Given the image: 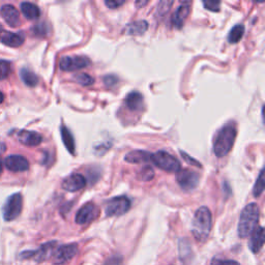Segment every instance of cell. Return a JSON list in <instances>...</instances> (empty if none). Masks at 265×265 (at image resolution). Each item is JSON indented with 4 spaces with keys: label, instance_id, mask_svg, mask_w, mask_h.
Masks as SVG:
<instances>
[{
    "label": "cell",
    "instance_id": "cell-37",
    "mask_svg": "<svg viewBox=\"0 0 265 265\" xmlns=\"http://www.w3.org/2000/svg\"><path fill=\"white\" fill-rule=\"evenodd\" d=\"M4 100H5L4 94H3V92H2V91H0V104H2V103L4 102Z\"/></svg>",
    "mask_w": 265,
    "mask_h": 265
},
{
    "label": "cell",
    "instance_id": "cell-27",
    "mask_svg": "<svg viewBox=\"0 0 265 265\" xmlns=\"http://www.w3.org/2000/svg\"><path fill=\"white\" fill-rule=\"evenodd\" d=\"M154 177H155V171L154 169L149 166L143 167L138 175V178L142 181H150Z\"/></svg>",
    "mask_w": 265,
    "mask_h": 265
},
{
    "label": "cell",
    "instance_id": "cell-10",
    "mask_svg": "<svg viewBox=\"0 0 265 265\" xmlns=\"http://www.w3.org/2000/svg\"><path fill=\"white\" fill-rule=\"evenodd\" d=\"M99 215L100 211L98 206L94 203L89 202L80 208L77 215H76L75 221L78 225H86L96 220L99 217Z\"/></svg>",
    "mask_w": 265,
    "mask_h": 265
},
{
    "label": "cell",
    "instance_id": "cell-1",
    "mask_svg": "<svg viewBox=\"0 0 265 265\" xmlns=\"http://www.w3.org/2000/svg\"><path fill=\"white\" fill-rule=\"evenodd\" d=\"M237 129L235 124L229 123L222 127L214 142V153L218 158H224L230 153L236 139Z\"/></svg>",
    "mask_w": 265,
    "mask_h": 265
},
{
    "label": "cell",
    "instance_id": "cell-12",
    "mask_svg": "<svg viewBox=\"0 0 265 265\" xmlns=\"http://www.w3.org/2000/svg\"><path fill=\"white\" fill-rule=\"evenodd\" d=\"M6 167L13 172H24L29 169V163L26 158L22 156H10L5 161Z\"/></svg>",
    "mask_w": 265,
    "mask_h": 265
},
{
    "label": "cell",
    "instance_id": "cell-5",
    "mask_svg": "<svg viewBox=\"0 0 265 265\" xmlns=\"http://www.w3.org/2000/svg\"><path fill=\"white\" fill-rule=\"evenodd\" d=\"M56 248H57V242L50 241L42 244L41 247L34 251H25L20 255L21 259L33 260L35 262H44L50 258H52Z\"/></svg>",
    "mask_w": 265,
    "mask_h": 265
},
{
    "label": "cell",
    "instance_id": "cell-34",
    "mask_svg": "<svg viewBox=\"0 0 265 265\" xmlns=\"http://www.w3.org/2000/svg\"><path fill=\"white\" fill-rule=\"evenodd\" d=\"M121 261L122 259L118 256H114V257H112L110 259H108L104 265H121Z\"/></svg>",
    "mask_w": 265,
    "mask_h": 265
},
{
    "label": "cell",
    "instance_id": "cell-32",
    "mask_svg": "<svg viewBox=\"0 0 265 265\" xmlns=\"http://www.w3.org/2000/svg\"><path fill=\"white\" fill-rule=\"evenodd\" d=\"M180 155H181V157H183L184 161H185L187 164H190V165H192V166H196V167H201V164H200L199 162H197L196 160L192 159L191 157H188L186 154L182 153V151H180Z\"/></svg>",
    "mask_w": 265,
    "mask_h": 265
},
{
    "label": "cell",
    "instance_id": "cell-33",
    "mask_svg": "<svg viewBox=\"0 0 265 265\" xmlns=\"http://www.w3.org/2000/svg\"><path fill=\"white\" fill-rule=\"evenodd\" d=\"M212 265H240L238 262L233 260H215Z\"/></svg>",
    "mask_w": 265,
    "mask_h": 265
},
{
    "label": "cell",
    "instance_id": "cell-17",
    "mask_svg": "<svg viewBox=\"0 0 265 265\" xmlns=\"http://www.w3.org/2000/svg\"><path fill=\"white\" fill-rule=\"evenodd\" d=\"M250 236H251V239L249 242L250 250L253 253H258L262 249L263 244H264V229H263V227L258 226Z\"/></svg>",
    "mask_w": 265,
    "mask_h": 265
},
{
    "label": "cell",
    "instance_id": "cell-3",
    "mask_svg": "<svg viewBox=\"0 0 265 265\" xmlns=\"http://www.w3.org/2000/svg\"><path fill=\"white\" fill-rule=\"evenodd\" d=\"M212 226L213 217L211 211L206 206L200 207L196 212L192 223V233L196 240L200 242L205 241L211 233Z\"/></svg>",
    "mask_w": 265,
    "mask_h": 265
},
{
    "label": "cell",
    "instance_id": "cell-11",
    "mask_svg": "<svg viewBox=\"0 0 265 265\" xmlns=\"http://www.w3.org/2000/svg\"><path fill=\"white\" fill-rule=\"evenodd\" d=\"M176 180L183 191L188 192L197 187L199 183V175L190 170H179Z\"/></svg>",
    "mask_w": 265,
    "mask_h": 265
},
{
    "label": "cell",
    "instance_id": "cell-35",
    "mask_svg": "<svg viewBox=\"0 0 265 265\" xmlns=\"http://www.w3.org/2000/svg\"><path fill=\"white\" fill-rule=\"evenodd\" d=\"M104 81H105L107 86H112L117 82V79H116V77H114V76H107V77H105Z\"/></svg>",
    "mask_w": 265,
    "mask_h": 265
},
{
    "label": "cell",
    "instance_id": "cell-38",
    "mask_svg": "<svg viewBox=\"0 0 265 265\" xmlns=\"http://www.w3.org/2000/svg\"><path fill=\"white\" fill-rule=\"evenodd\" d=\"M3 171H4V166H3V163L0 162V175H2Z\"/></svg>",
    "mask_w": 265,
    "mask_h": 265
},
{
    "label": "cell",
    "instance_id": "cell-9",
    "mask_svg": "<svg viewBox=\"0 0 265 265\" xmlns=\"http://www.w3.org/2000/svg\"><path fill=\"white\" fill-rule=\"evenodd\" d=\"M90 60L85 56H64L59 61L60 70L64 72H75L87 68Z\"/></svg>",
    "mask_w": 265,
    "mask_h": 265
},
{
    "label": "cell",
    "instance_id": "cell-6",
    "mask_svg": "<svg viewBox=\"0 0 265 265\" xmlns=\"http://www.w3.org/2000/svg\"><path fill=\"white\" fill-rule=\"evenodd\" d=\"M131 206V201L126 196H118L110 199L107 204L105 212L108 217H119L126 214Z\"/></svg>",
    "mask_w": 265,
    "mask_h": 265
},
{
    "label": "cell",
    "instance_id": "cell-19",
    "mask_svg": "<svg viewBox=\"0 0 265 265\" xmlns=\"http://www.w3.org/2000/svg\"><path fill=\"white\" fill-rule=\"evenodd\" d=\"M151 159V155L145 150H132L125 155L124 160L130 164H142L147 163Z\"/></svg>",
    "mask_w": 265,
    "mask_h": 265
},
{
    "label": "cell",
    "instance_id": "cell-24",
    "mask_svg": "<svg viewBox=\"0 0 265 265\" xmlns=\"http://www.w3.org/2000/svg\"><path fill=\"white\" fill-rule=\"evenodd\" d=\"M20 76H21L22 81L27 86L33 87V86H36L37 83H39V78H37V76L28 69H22L20 72Z\"/></svg>",
    "mask_w": 265,
    "mask_h": 265
},
{
    "label": "cell",
    "instance_id": "cell-39",
    "mask_svg": "<svg viewBox=\"0 0 265 265\" xmlns=\"http://www.w3.org/2000/svg\"><path fill=\"white\" fill-rule=\"evenodd\" d=\"M2 32H3V26L0 25V33H2Z\"/></svg>",
    "mask_w": 265,
    "mask_h": 265
},
{
    "label": "cell",
    "instance_id": "cell-23",
    "mask_svg": "<svg viewBox=\"0 0 265 265\" xmlns=\"http://www.w3.org/2000/svg\"><path fill=\"white\" fill-rule=\"evenodd\" d=\"M60 131H61L62 141H63L67 149L70 151L72 155H74L75 154V141H74V137L72 135V132L64 125H62L60 127Z\"/></svg>",
    "mask_w": 265,
    "mask_h": 265
},
{
    "label": "cell",
    "instance_id": "cell-28",
    "mask_svg": "<svg viewBox=\"0 0 265 265\" xmlns=\"http://www.w3.org/2000/svg\"><path fill=\"white\" fill-rule=\"evenodd\" d=\"M75 80L77 81V83H79L82 86H89L92 85L94 82V79L91 77V76L87 75V74H79L75 77Z\"/></svg>",
    "mask_w": 265,
    "mask_h": 265
},
{
    "label": "cell",
    "instance_id": "cell-16",
    "mask_svg": "<svg viewBox=\"0 0 265 265\" xmlns=\"http://www.w3.org/2000/svg\"><path fill=\"white\" fill-rule=\"evenodd\" d=\"M18 139L21 143H23L26 146H37L40 145L43 141L42 135L36 131H30V130H21L18 134Z\"/></svg>",
    "mask_w": 265,
    "mask_h": 265
},
{
    "label": "cell",
    "instance_id": "cell-2",
    "mask_svg": "<svg viewBox=\"0 0 265 265\" xmlns=\"http://www.w3.org/2000/svg\"><path fill=\"white\" fill-rule=\"evenodd\" d=\"M260 217L259 206L256 203H250L245 206L239 217L238 235L241 238L249 237L258 227Z\"/></svg>",
    "mask_w": 265,
    "mask_h": 265
},
{
    "label": "cell",
    "instance_id": "cell-22",
    "mask_svg": "<svg viewBox=\"0 0 265 265\" xmlns=\"http://www.w3.org/2000/svg\"><path fill=\"white\" fill-rule=\"evenodd\" d=\"M21 12L27 19H29V20H35V19L39 18L41 15L39 7L30 3H23L21 5Z\"/></svg>",
    "mask_w": 265,
    "mask_h": 265
},
{
    "label": "cell",
    "instance_id": "cell-29",
    "mask_svg": "<svg viewBox=\"0 0 265 265\" xmlns=\"http://www.w3.org/2000/svg\"><path fill=\"white\" fill-rule=\"evenodd\" d=\"M11 73V63L7 60H0V80L9 77Z\"/></svg>",
    "mask_w": 265,
    "mask_h": 265
},
{
    "label": "cell",
    "instance_id": "cell-20",
    "mask_svg": "<svg viewBox=\"0 0 265 265\" xmlns=\"http://www.w3.org/2000/svg\"><path fill=\"white\" fill-rule=\"evenodd\" d=\"M125 106L132 111H140L143 108V97L138 91H132L128 93L125 100Z\"/></svg>",
    "mask_w": 265,
    "mask_h": 265
},
{
    "label": "cell",
    "instance_id": "cell-21",
    "mask_svg": "<svg viewBox=\"0 0 265 265\" xmlns=\"http://www.w3.org/2000/svg\"><path fill=\"white\" fill-rule=\"evenodd\" d=\"M148 29V23L144 20L135 21L127 24L124 28V33L128 35H141Z\"/></svg>",
    "mask_w": 265,
    "mask_h": 265
},
{
    "label": "cell",
    "instance_id": "cell-30",
    "mask_svg": "<svg viewBox=\"0 0 265 265\" xmlns=\"http://www.w3.org/2000/svg\"><path fill=\"white\" fill-rule=\"evenodd\" d=\"M203 6L206 10H210L212 12H219L220 11V7H221V3L220 2H203Z\"/></svg>",
    "mask_w": 265,
    "mask_h": 265
},
{
    "label": "cell",
    "instance_id": "cell-14",
    "mask_svg": "<svg viewBox=\"0 0 265 265\" xmlns=\"http://www.w3.org/2000/svg\"><path fill=\"white\" fill-rule=\"evenodd\" d=\"M5 21L12 27H17L20 24V15H19L18 10L12 5H6L0 10Z\"/></svg>",
    "mask_w": 265,
    "mask_h": 265
},
{
    "label": "cell",
    "instance_id": "cell-31",
    "mask_svg": "<svg viewBox=\"0 0 265 265\" xmlns=\"http://www.w3.org/2000/svg\"><path fill=\"white\" fill-rule=\"evenodd\" d=\"M105 5L109 9L114 10V9H117V8L121 7L122 5H124V2L123 0H107V2H105Z\"/></svg>",
    "mask_w": 265,
    "mask_h": 265
},
{
    "label": "cell",
    "instance_id": "cell-8",
    "mask_svg": "<svg viewBox=\"0 0 265 265\" xmlns=\"http://www.w3.org/2000/svg\"><path fill=\"white\" fill-rule=\"evenodd\" d=\"M78 253V244L70 243L57 247L52 256L53 263L55 265H62L72 260Z\"/></svg>",
    "mask_w": 265,
    "mask_h": 265
},
{
    "label": "cell",
    "instance_id": "cell-25",
    "mask_svg": "<svg viewBox=\"0 0 265 265\" xmlns=\"http://www.w3.org/2000/svg\"><path fill=\"white\" fill-rule=\"evenodd\" d=\"M243 33H244V26L241 25V24H238V25H235L231 30H230V33L228 35V41L231 43V44H236L238 43L243 36Z\"/></svg>",
    "mask_w": 265,
    "mask_h": 265
},
{
    "label": "cell",
    "instance_id": "cell-18",
    "mask_svg": "<svg viewBox=\"0 0 265 265\" xmlns=\"http://www.w3.org/2000/svg\"><path fill=\"white\" fill-rule=\"evenodd\" d=\"M190 6H191V3L184 2L177 8V10L174 14V17H173V25L176 28L179 29L183 26L185 19L187 18L188 14H190V10H191Z\"/></svg>",
    "mask_w": 265,
    "mask_h": 265
},
{
    "label": "cell",
    "instance_id": "cell-13",
    "mask_svg": "<svg viewBox=\"0 0 265 265\" xmlns=\"http://www.w3.org/2000/svg\"><path fill=\"white\" fill-rule=\"evenodd\" d=\"M86 185V179L83 175L75 173L68 176L62 181V188L68 192H78Z\"/></svg>",
    "mask_w": 265,
    "mask_h": 265
},
{
    "label": "cell",
    "instance_id": "cell-15",
    "mask_svg": "<svg viewBox=\"0 0 265 265\" xmlns=\"http://www.w3.org/2000/svg\"><path fill=\"white\" fill-rule=\"evenodd\" d=\"M0 41L8 47L17 48L23 45L25 41V35L22 32H9L6 31L3 33Z\"/></svg>",
    "mask_w": 265,
    "mask_h": 265
},
{
    "label": "cell",
    "instance_id": "cell-7",
    "mask_svg": "<svg viewBox=\"0 0 265 265\" xmlns=\"http://www.w3.org/2000/svg\"><path fill=\"white\" fill-rule=\"evenodd\" d=\"M23 199L21 194H14L12 195L6 202L4 206V219L8 222L16 220L20 216L22 212Z\"/></svg>",
    "mask_w": 265,
    "mask_h": 265
},
{
    "label": "cell",
    "instance_id": "cell-26",
    "mask_svg": "<svg viewBox=\"0 0 265 265\" xmlns=\"http://www.w3.org/2000/svg\"><path fill=\"white\" fill-rule=\"evenodd\" d=\"M264 185H265V180H264V170L262 169L261 172L256 180V183L254 185V188H253V195L254 197L258 198L262 195L263 191H264Z\"/></svg>",
    "mask_w": 265,
    "mask_h": 265
},
{
    "label": "cell",
    "instance_id": "cell-4",
    "mask_svg": "<svg viewBox=\"0 0 265 265\" xmlns=\"http://www.w3.org/2000/svg\"><path fill=\"white\" fill-rule=\"evenodd\" d=\"M150 161L167 172H178L181 168L179 161L164 150H160L158 153L151 155Z\"/></svg>",
    "mask_w": 265,
    "mask_h": 265
},
{
    "label": "cell",
    "instance_id": "cell-36",
    "mask_svg": "<svg viewBox=\"0 0 265 265\" xmlns=\"http://www.w3.org/2000/svg\"><path fill=\"white\" fill-rule=\"evenodd\" d=\"M148 4V2H136V6L137 7H144Z\"/></svg>",
    "mask_w": 265,
    "mask_h": 265
}]
</instances>
